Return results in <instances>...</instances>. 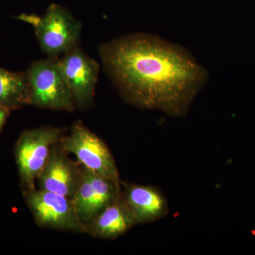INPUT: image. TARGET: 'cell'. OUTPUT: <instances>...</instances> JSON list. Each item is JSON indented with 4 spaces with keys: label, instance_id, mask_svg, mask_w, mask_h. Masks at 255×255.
<instances>
[{
    "label": "cell",
    "instance_id": "6da1fadb",
    "mask_svg": "<svg viewBox=\"0 0 255 255\" xmlns=\"http://www.w3.org/2000/svg\"><path fill=\"white\" fill-rule=\"evenodd\" d=\"M99 54L124 100L142 110L182 117L209 79L189 50L150 33L104 43Z\"/></svg>",
    "mask_w": 255,
    "mask_h": 255
},
{
    "label": "cell",
    "instance_id": "7a4b0ae2",
    "mask_svg": "<svg viewBox=\"0 0 255 255\" xmlns=\"http://www.w3.org/2000/svg\"><path fill=\"white\" fill-rule=\"evenodd\" d=\"M16 18L33 26L41 50L49 58H56L78 45L81 23L62 5L50 4L41 16L21 14Z\"/></svg>",
    "mask_w": 255,
    "mask_h": 255
},
{
    "label": "cell",
    "instance_id": "3957f363",
    "mask_svg": "<svg viewBox=\"0 0 255 255\" xmlns=\"http://www.w3.org/2000/svg\"><path fill=\"white\" fill-rule=\"evenodd\" d=\"M31 105L38 108L73 112L75 101L60 68L59 60L48 58L30 65L24 72Z\"/></svg>",
    "mask_w": 255,
    "mask_h": 255
},
{
    "label": "cell",
    "instance_id": "277c9868",
    "mask_svg": "<svg viewBox=\"0 0 255 255\" xmlns=\"http://www.w3.org/2000/svg\"><path fill=\"white\" fill-rule=\"evenodd\" d=\"M63 135L61 129L52 127L28 129L21 134L15 145L14 155L22 191L36 187L53 145Z\"/></svg>",
    "mask_w": 255,
    "mask_h": 255
},
{
    "label": "cell",
    "instance_id": "5b68a950",
    "mask_svg": "<svg viewBox=\"0 0 255 255\" xmlns=\"http://www.w3.org/2000/svg\"><path fill=\"white\" fill-rule=\"evenodd\" d=\"M65 152L73 154L82 167L92 173L116 182H121L118 168L107 144L81 121L73 124L68 135L60 140Z\"/></svg>",
    "mask_w": 255,
    "mask_h": 255
},
{
    "label": "cell",
    "instance_id": "8992f818",
    "mask_svg": "<svg viewBox=\"0 0 255 255\" xmlns=\"http://www.w3.org/2000/svg\"><path fill=\"white\" fill-rule=\"evenodd\" d=\"M22 191L38 226L56 231L84 233L85 226L79 219L71 199L36 187Z\"/></svg>",
    "mask_w": 255,
    "mask_h": 255
},
{
    "label": "cell",
    "instance_id": "52a82bcc",
    "mask_svg": "<svg viewBox=\"0 0 255 255\" xmlns=\"http://www.w3.org/2000/svg\"><path fill=\"white\" fill-rule=\"evenodd\" d=\"M58 60L76 109L90 108L94 105L100 65L82 51L78 45Z\"/></svg>",
    "mask_w": 255,
    "mask_h": 255
},
{
    "label": "cell",
    "instance_id": "ba28073f",
    "mask_svg": "<svg viewBox=\"0 0 255 255\" xmlns=\"http://www.w3.org/2000/svg\"><path fill=\"white\" fill-rule=\"evenodd\" d=\"M68 155L60 141L53 145L48 162L37 179L38 189L73 198L82 179V167Z\"/></svg>",
    "mask_w": 255,
    "mask_h": 255
},
{
    "label": "cell",
    "instance_id": "9c48e42d",
    "mask_svg": "<svg viewBox=\"0 0 255 255\" xmlns=\"http://www.w3.org/2000/svg\"><path fill=\"white\" fill-rule=\"evenodd\" d=\"M121 188L135 224L155 222L168 214V201L159 188L123 182Z\"/></svg>",
    "mask_w": 255,
    "mask_h": 255
},
{
    "label": "cell",
    "instance_id": "30bf717a",
    "mask_svg": "<svg viewBox=\"0 0 255 255\" xmlns=\"http://www.w3.org/2000/svg\"><path fill=\"white\" fill-rule=\"evenodd\" d=\"M136 226L130 210L121 194L100 211L90 223L85 225L84 233L92 237L114 240Z\"/></svg>",
    "mask_w": 255,
    "mask_h": 255
},
{
    "label": "cell",
    "instance_id": "8fae6325",
    "mask_svg": "<svg viewBox=\"0 0 255 255\" xmlns=\"http://www.w3.org/2000/svg\"><path fill=\"white\" fill-rule=\"evenodd\" d=\"M0 105L11 111L31 105L26 74L0 67Z\"/></svg>",
    "mask_w": 255,
    "mask_h": 255
},
{
    "label": "cell",
    "instance_id": "7c38bea8",
    "mask_svg": "<svg viewBox=\"0 0 255 255\" xmlns=\"http://www.w3.org/2000/svg\"><path fill=\"white\" fill-rule=\"evenodd\" d=\"M71 200L82 224L85 226L90 223L94 219L93 189L86 169L83 167L81 181Z\"/></svg>",
    "mask_w": 255,
    "mask_h": 255
},
{
    "label": "cell",
    "instance_id": "4fadbf2b",
    "mask_svg": "<svg viewBox=\"0 0 255 255\" xmlns=\"http://www.w3.org/2000/svg\"><path fill=\"white\" fill-rule=\"evenodd\" d=\"M10 111L2 106L0 105V132L2 130L3 127L6 124V120L9 117Z\"/></svg>",
    "mask_w": 255,
    "mask_h": 255
}]
</instances>
